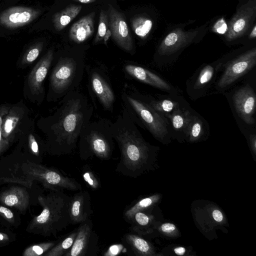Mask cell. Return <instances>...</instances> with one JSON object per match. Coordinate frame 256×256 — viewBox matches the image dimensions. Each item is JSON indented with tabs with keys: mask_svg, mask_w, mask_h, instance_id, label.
<instances>
[{
	"mask_svg": "<svg viewBox=\"0 0 256 256\" xmlns=\"http://www.w3.org/2000/svg\"><path fill=\"white\" fill-rule=\"evenodd\" d=\"M12 120L8 119L4 124V130L6 134H10L12 128Z\"/></svg>",
	"mask_w": 256,
	"mask_h": 256,
	"instance_id": "obj_40",
	"label": "cell"
},
{
	"mask_svg": "<svg viewBox=\"0 0 256 256\" xmlns=\"http://www.w3.org/2000/svg\"><path fill=\"white\" fill-rule=\"evenodd\" d=\"M221 65V63L212 64L202 67L196 74V78H193L188 90L192 94L196 95L201 94L212 84L214 75Z\"/></svg>",
	"mask_w": 256,
	"mask_h": 256,
	"instance_id": "obj_20",
	"label": "cell"
},
{
	"mask_svg": "<svg viewBox=\"0 0 256 256\" xmlns=\"http://www.w3.org/2000/svg\"><path fill=\"white\" fill-rule=\"evenodd\" d=\"M16 234L10 229L0 226V247L6 246L16 240Z\"/></svg>",
	"mask_w": 256,
	"mask_h": 256,
	"instance_id": "obj_33",
	"label": "cell"
},
{
	"mask_svg": "<svg viewBox=\"0 0 256 256\" xmlns=\"http://www.w3.org/2000/svg\"><path fill=\"white\" fill-rule=\"evenodd\" d=\"M212 217L218 222H220L223 220V215L221 212L218 210H215L213 211Z\"/></svg>",
	"mask_w": 256,
	"mask_h": 256,
	"instance_id": "obj_39",
	"label": "cell"
},
{
	"mask_svg": "<svg viewBox=\"0 0 256 256\" xmlns=\"http://www.w3.org/2000/svg\"><path fill=\"white\" fill-rule=\"evenodd\" d=\"M42 44L39 42L28 51L26 56L28 62H32L36 59L42 50Z\"/></svg>",
	"mask_w": 256,
	"mask_h": 256,
	"instance_id": "obj_34",
	"label": "cell"
},
{
	"mask_svg": "<svg viewBox=\"0 0 256 256\" xmlns=\"http://www.w3.org/2000/svg\"><path fill=\"white\" fill-rule=\"evenodd\" d=\"M107 13L112 40L122 50L132 54L134 50V42L124 14L110 4Z\"/></svg>",
	"mask_w": 256,
	"mask_h": 256,
	"instance_id": "obj_12",
	"label": "cell"
},
{
	"mask_svg": "<svg viewBox=\"0 0 256 256\" xmlns=\"http://www.w3.org/2000/svg\"><path fill=\"white\" fill-rule=\"evenodd\" d=\"M70 198L62 190H50L46 194L38 195V201L42 210L30 220L26 231L44 237H56L70 224Z\"/></svg>",
	"mask_w": 256,
	"mask_h": 256,
	"instance_id": "obj_4",
	"label": "cell"
},
{
	"mask_svg": "<svg viewBox=\"0 0 256 256\" xmlns=\"http://www.w3.org/2000/svg\"><path fill=\"white\" fill-rule=\"evenodd\" d=\"M192 113L185 106L180 108L170 114L167 118L170 121V125L178 134H184L188 137V130Z\"/></svg>",
	"mask_w": 256,
	"mask_h": 256,
	"instance_id": "obj_21",
	"label": "cell"
},
{
	"mask_svg": "<svg viewBox=\"0 0 256 256\" xmlns=\"http://www.w3.org/2000/svg\"><path fill=\"white\" fill-rule=\"evenodd\" d=\"M34 182L49 190H82L80 184L74 178L41 163L28 159L10 158L0 161V185L13 184L31 188Z\"/></svg>",
	"mask_w": 256,
	"mask_h": 256,
	"instance_id": "obj_2",
	"label": "cell"
},
{
	"mask_svg": "<svg viewBox=\"0 0 256 256\" xmlns=\"http://www.w3.org/2000/svg\"><path fill=\"white\" fill-rule=\"evenodd\" d=\"M78 146L80 156L83 160L94 156L102 160L109 158L114 150L110 121L105 118L90 121L80 133Z\"/></svg>",
	"mask_w": 256,
	"mask_h": 256,
	"instance_id": "obj_8",
	"label": "cell"
},
{
	"mask_svg": "<svg viewBox=\"0 0 256 256\" xmlns=\"http://www.w3.org/2000/svg\"><path fill=\"white\" fill-rule=\"evenodd\" d=\"M21 223L20 216L0 203V226L10 229L17 228Z\"/></svg>",
	"mask_w": 256,
	"mask_h": 256,
	"instance_id": "obj_25",
	"label": "cell"
},
{
	"mask_svg": "<svg viewBox=\"0 0 256 256\" xmlns=\"http://www.w3.org/2000/svg\"><path fill=\"white\" fill-rule=\"evenodd\" d=\"M123 248L121 244H114L110 246L107 252L104 254L105 256H116L119 254Z\"/></svg>",
	"mask_w": 256,
	"mask_h": 256,
	"instance_id": "obj_36",
	"label": "cell"
},
{
	"mask_svg": "<svg viewBox=\"0 0 256 256\" xmlns=\"http://www.w3.org/2000/svg\"><path fill=\"white\" fill-rule=\"evenodd\" d=\"M92 212L90 196L87 191H80L70 196L68 207L70 224L85 222L90 218Z\"/></svg>",
	"mask_w": 256,
	"mask_h": 256,
	"instance_id": "obj_15",
	"label": "cell"
},
{
	"mask_svg": "<svg viewBox=\"0 0 256 256\" xmlns=\"http://www.w3.org/2000/svg\"><path fill=\"white\" fill-rule=\"evenodd\" d=\"M93 112L87 97L78 90L64 96L51 118L49 152L57 156L72 152Z\"/></svg>",
	"mask_w": 256,
	"mask_h": 256,
	"instance_id": "obj_1",
	"label": "cell"
},
{
	"mask_svg": "<svg viewBox=\"0 0 256 256\" xmlns=\"http://www.w3.org/2000/svg\"><path fill=\"white\" fill-rule=\"evenodd\" d=\"M30 196L26 187L12 186L0 192V203L16 209L24 214L28 208Z\"/></svg>",
	"mask_w": 256,
	"mask_h": 256,
	"instance_id": "obj_16",
	"label": "cell"
},
{
	"mask_svg": "<svg viewBox=\"0 0 256 256\" xmlns=\"http://www.w3.org/2000/svg\"><path fill=\"white\" fill-rule=\"evenodd\" d=\"M206 25L188 30L176 28L168 33L162 40L158 48L161 56L174 54L190 44L200 41L206 32Z\"/></svg>",
	"mask_w": 256,
	"mask_h": 256,
	"instance_id": "obj_9",
	"label": "cell"
},
{
	"mask_svg": "<svg viewBox=\"0 0 256 256\" xmlns=\"http://www.w3.org/2000/svg\"><path fill=\"white\" fill-rule=\"evenodd\" d=\"M234 108L238 116L246 124L254 123V117L256 107V94L249 85L236 90L233 96Z\"/></svg>",
	"mask_w": 256,
	"mask_h": 256,
	"instance_id": "obj_14",
	"label": "cell"
},
{
	"mask_svg": "<svg viewBox=\"0 0 256 256\" xmlns=\"http://www.w3.org/2000/svg\"><path fill=\"white\" fill-rule=\"evenodd\" d=\"M256 36V26L254 25L249 35V38L252 39Z\"/></svg>",
	"mask_w": 256,
	"mask_h": 256,
	"instance_id": "obj_43",
	"label": "cell"
},
{
	"mask_svg": "<svg viewBox=\"0 0 256 256\" xmlns=\"http://www.w3.org/2000/svg\"><path fill=\"white\" fill-rule=\"evenodd\" d=\"M82 178L92 189L95 190L100 187V180L92 170L84 168L82 172Z\"/></svg>",
	"mask_w": 256,
	"mask_h": 256,
	"instance_id": "obj_32",
	"label": "cell"
},
{
	"mask_svg": "<svg viewBox=\"0 0 256 256\" xmlns=\"http://www.w3.org/2000/svg\"><path fill=\"white\" fill-rule=\"evenodd\" d=\"M256 64V48H254L239 56L230 62L218 82L223 89L230 86L238 78L252 68Z\"/></svg>",
	"mask_w": 256,
	"mask_h": 256,
	"instance_id": "obj_11",
	"label": "cell"
},
{
	"mask_svg": "<svg viewBox=\"0 0 256 256\" xmlns=\"http://www.w3.org/2000/svg\"><path fill=\"white\" fill-rule=\"evenodd\" d=\"M124 240L136 254H152V248L150 244L140 236L132 234H128L124 236Z\"/></svg>",
	"mask_w": 256,
	"mask_h": 256,
	"instance_id": "obj_24",
	"label": "cell"
},
{
	"mask_svg": "<svg viewBox=\"0 0 256 256\" xmlns=\"http://www.w3.org/2000/svg\"><path fill=\"white\" fill-rule=\"evenodd\" d=\"M214 30L218 33L225 34L227 30V24L223 18L219 20L214 26Z\"/></svg>",
	"mask_w": 256,
	"mask_h": 256,
	"instance_id": "obj_35",
	"label": "cell"
},
{
	"mask_svg": "<svg viewBox=\"0 0 256 256\" xmlns=\"http://www.w3.org/2000/svg\"><path fill=\"white\" fill-rule=\"evenodd\" d=\"M148 102L157 112L167 118L176 110L182 108L183 105L174 98L164 96L160 99L154 100L146 96Z\"/></svg>",
	"mask_w": 256,
	"mask_h": 256,
	"instance_id": "obj_23",
	"label": "cell"
},
{
	"mask_svg": "<svg viewBox=\"0 0 256 256\" xmlns=\"http://www.w3.org/2000/svg\"><path fill=\"white\" fill-rule=\"evenodd\" d=\"M85 64L82 55L64 54L58 58L50 77L52 98L58 100L78 90L81 83Z\"/></svg>",
	"mask_w": 256,
	"mask_h": 256,
	"instance_id": "obj_7",
	"label": "cell"
},
{
	"mask_svg": "<svg viewBox=\"0 0 256 256\" xmlns=\"http://www.w3.org/2000/svg\"><path fill=\"white\" fill-rule=\"evenodd\" d=\"M110 129L120 152L116 170L126 176H136L148 158L152 146L123 110L114 122H110Z\"/></svg>",
	"mask_w": 256,
	"mask_h": 256,
	"instance_id": "obj_3",
	"label": "cell"
},
{
	"mask_svg": "<svg viewBox=\"0 0 256 256\" xmlns=\"http://www.w3.org/2000/svg\"><path fill=\"white\" fill-rule=\"evenodd\" d=\"M30 148L35 156H36L42 161L37 142L34 138L30 139Z\"/></svg>",
	"mask_w": 256,
	"mask_h": 256,
	"instance_id": "obj_37",
	"label": "cell"
},
{
	"mask_svg": "<svg viewBox=\"0 0 256 256\" xmlns=\"http://www.w3.org/2000/svg\"><path fill=\"white\" fill-rule=\"evenodd\" d=\"M73 244L64 256H85L88 252L92 238L94 236L92 224L89 218L80 224Z\"/></svg>",
	"mask_w": 256,
	"mask_h": 256,
	"instance_id": "obj_18",
	"label": "cell"
},
{
	"mask_svg": "<svg viewBox=\"0 0 256 256\" xmlns=\"http://www.w3.org/2000/svg\"><path fill=\"white\" fill-rule=\"evenodd\" d=\"M77 233L76 230L67 236L64 240L56 244L46 252L44 256H64L71 248Z\"/></svg>",
	"mask_w": 256,
	"mask_h": 256,
	"instance_id": "obj_26",
	"label": "cell"
},
{
	"mask_svg": "<svg viewBox=\"0 0 256 256\" xmlns=\"http://www.w3.org/2000/svg\"><path fill=\"white\" fill-rule=\"evenodd\" d=\"M108 28V16L106 12L101 10L98 32L96 34L94 44H96L104 39V37Z\"/></svg>",
	"mask_w": 256,
	"mask_h": 256,
	"instance_id": "obj_31",
	"label": "cell"
},
{
	"mask_svg": "<svg viewBox=\"0 0 256 256\" xmlns=\"http://www.w3.org/2000/svg\"><path fill=\"white\" fill-rule=\"evenodd\" d=\"M80 5H70L64 9L56 12L52 16L54 29L57 32L64 30L80 12Z\"/></svg>",
	"mask_w": 256,
	"mask_h": 256,
	"instance_id": "obj_22",
	"label": "cell"
},
{
	"mask_svg": "<svg viewBox=\"0 0 256 256\" xmlns=\"http://www.w3.org/2000/svg\"><path fill=\"white\" fill-rule=\"evenodd\" d=\"M132 28L136 34L141 38H145L152 27V20L144 16L135 17L132 22Z\"/></svg>",
	"mask_w": 256,
	"mask_h": 256,
	"instance_id": "obj_27",
	"label": "cell"
},
{
	"mask_svg": "<svg viewBox=\"0 0 256 256\" xmlns=\"http://www.w3.org/2000/svg\"><path fill=\"white\" fill-rule=\"evenodd\" d=\"M88 84L94 96L98 100L104 110L112 112L116 96L106 75L98 68L90 69Z\"/></svg>",
	"mask_w": 256,
	"mask_h": 256,
	"instance_id": "obj_13",
	"label": "cell"
},
{
	"mask_svg": "<svg viewBox=\"0 0 256 256\" xmlns=\"http://www.w3.org/2000/svg\"><path fill=\"white\" fill-rule=\"evenodd\" d=\"M158 199V196H152L139 200L124 212V217L126 220L130 222L135 213L148 208L154 204Z\"/></svg>",
	"mask_w": 256,
	"mask_h": 256,
	"instance_id": "obj_29",
	"label": "cell"
},
{
	"mask_svg": "<svg viewBox=\"0 0 256 256\" xmlns=\"http://www.w3.org/2000/svg\"><path fill=\"white\" fill-rule=\"evenodd\" d=\"M161 230L162 232L166 233H170L176 230V226L170 223L164 224L161 226Z\"/></svg>",
	"mask_w": 256,
	"mask_h": 256,
	"instance_id": "obj_38",
	"label": "cell"
},
{
	"mask_svg": "<svg viewBox=\"0 0 256 256\" xmlns=\"http://www.w3.org/2000/svg\"><path fill=\"white\" fill-rule=\"evenodd\" d=\"M21 0H0V2H18Z\"/></svg>",
	"mask_w": 256,
	"mask_h": 256,
	"instance_id": "obj_45",
	"label": "cell"
},
{
	"mask_svg": "<svg viewBox=\"0 0 256 256\" xmlns=\"http://www.w3.org/2000/svg\"><path fill=\"white\" fill-rule=\"evenodd\" d=\"M75 2H78L83 4H90L96 2V0H72Z\"/></svg>",
	"mask_w": 256,
	"mask_h": 256,
	"instance_id": "obj_44",
	"label": "cell"
},
{
	"mask_svg": "<svg viewBox=\"0 0 256 256\" xmlns=\"http://www.w3.org/2000/svg\"><path fill=\"white\" fill-rule=\"evenodd\" d=\"M205 126L202 118L193 114L190 122L188 137L191 142L197 140L205 132Z\"/></svg>",
	"mask_w": 256,
	"mask_h": 256,
	"instance_id": "obj_28",
	"label": "cell"
},
{
	"mask_svg": "<svg viewBox=\"0 0 256 256\" xmlns=\"http://www.w3.org/2000/svg\"><path fill=\"white\" fill-rule=\"evenodd\" d=\"M35 0L0 2V36H6L27 31L42 16L45 8Z\"/></svg>",
	"mask_w": 256,
	"mask_h": 256,
	"instance_id": "obj_6",
	"label": "cell"
},
{
	"mask_svg": "<svg viewBox=\"0 0 256 256\" xmlns=\"http://www.w3.org/2000/svg\"><path fill=\"white\" fill-rule=\"evenodd\" d=\"M95 14L94 12L88 14L72 26L68 34L71 41L80 44L91 37L94 30Z\"/></svg>",
	"mask_w": 256,
	"mask_h": 256,
	"instance_id": "obj_19",
	"label": "cell"
},
{
	"mask_svg": "<svg viewBox=\"0 0 256 256\" xmlns=\"http://www.w3.org/2000/svg\"><path fill=\"white\" fill-rule=\"evenodd\" d=\"M186 250L183 247H179L174 248V252L176 254L179 256H182L184 254Z\"/></svg>",
	"mask_w": 256,
	"mask_h": 256,
	"instance_id": "obj_41",
	"label": "cell"
},
{
	"mask_svg": "<svg viewBox=\"0 0 256 256\" xmlns=\"http://www.w3.org/2000/svg\"><path fill=\"white\" fill-rule=\"evenodd\" d=\"M122 110L136 125L148 130L160 140L172 132L168 119L155 110L148 102L146 96L133 86L125 83L121 92Z\"/></svg>",
	"mask_w": 256,
	"mask_h": 256,
	"instance_id": "obj_5",
	"label": "cell"
},
{
	"mask_svg": "<svg viewBox=\"0 0 256 256\" xmlns=\"http://www.w3.org/2000/svg\"><path fill=\"white\" fill-rule=\"evenodd\" d=\"M56 242H44L32 244L27 247L23 251V256H38L44 254L52 248L56 244Z\"/></svg>",
	"mask_w": 256,
	"mask_h": 256,
	"instance_id": "obj_30",
	"label": "cell"
},
{
	"mask_svg": "<svg viewBox=\"0 0 256 256\" xmlns=\"http://www.w3.org/2000/svg\"><path fill=\"white\" fill-rule=\"evenodd\" d=\"M112 36V32H111V31L109 29V28H108L106 32V33L104 37V44H107V41L108 40V39L110 38L111 36Z\"/></svg>",
	"mask_w": 256,
	"mask_h": 256,
	"instance_id": "obj_42",
	"label": "cell"
},
{
	"mask_svg": "<svg viewBox=\"0 0 256 256\" xmlns=\"http://www.w3.org/2000/svg\"><path fill=\"white\" fill-rule=\"evenodd\" d=\"M256 16V0H249L238 8L227 24L226 41L232 42L244 36Z\"/></svg>",
	"mask_w": 256,
	"mask_h": 256,
	"instance_id": "obj_10",
	"label": "cell"
},
{
	"mask_svg": "<svg viewBox=\"0 0 256 256\" xmlns=\"http://www.w3.org/2000/svg\"><path fill=\"white\" fill-rule=\"evenodd\" d=\"M124 70L134 78L154 87L166 91L170 94L174 93L176 90L168 83L156 74L139 66L127 64L124 66Z\"/></svg>",
	"mask_w": 256,
	"mask_h": 256,
	"instance_id": "obj_17",
	"label": "cell"
}]
</instances>
